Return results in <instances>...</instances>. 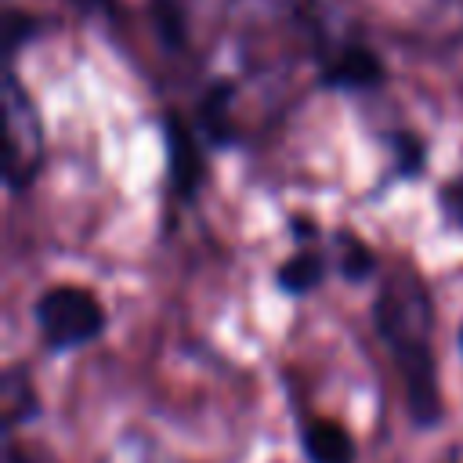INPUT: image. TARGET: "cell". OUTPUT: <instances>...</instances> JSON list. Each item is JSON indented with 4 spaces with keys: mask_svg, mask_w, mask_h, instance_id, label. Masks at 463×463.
Listing matches in <instances>:
<instances>
[{
    "mask_svg": "<svg viewBox=\"0 0 463 463\" xmlns=\"http://www.w3.org/2000/svg\"><path fill=\"white\" fill-rule=\"evenodd\" d=\"M80 11H109L112 7V0H72Z\"/></svg>",
    "mask_w": 463,
    "mask_h": 463,
    "instance_id": "cell-11",
    "label": "cell"
},
{
    "mask_svg": "<svg viewBox=\"0 0 463 463\" xmlns=\"http://www.w3.org/2000/svg\"><path fill=\"white\" fill-rule=\"evenodd\" d=\"M380 61L376 54H369L365 47H347L340 51L329 65H326V83L333 87H347V90H362V87H373L380 83Z\"/></svg>",
    "mask_w": 463,
    "mask_h": 463,
    "instance_id": "cell-5",
    "label": "cell"
},
{
    "mask_svg": "<svg viewBox=\"0 0 463 463\" xmlns=\"http://www.w3.org/2000/svg\"><path fill=\"white\" fill-rule=\"evenodd\" d=\"M459 347H463V333H459Z\"/></svg>",
    "mask_w": 463,
    "mask_h": 463,
    "instance_id": "cell-13",
    "label": "cell"
},
{
    "mask_svg": "<svg viewBox=\"0 0 463 463\" xmlns=\"http://www.w3.org/2000/svg\"><path fill=\"white\" fill-rule=\"evenodd\" d=\"M33 412H36L33 380L22 365H11L4 373V420H7V427H14V423H25Z\"/></svg>",
    "mask_w": 463,
    "mask_h": 463,
    "instance_id": "cell-7",
    "label": "cell"
},
{
    "mask_svg": "<svg viewBox=\"0 0 463 463\" xmlns=\"http://www.w3.org/2000/svg\"><path fill=\"white\" fill-rule=\"evenodd\" d=\"M7 463H22V456H18V445H11V449H7Z\"/></svg>",
    "mask_w": 463,
    "mask_h": 463,
    "instance_id": "cell-12",
    "label": "cell"
},
{
    "mask_svg": "<svg viewBox=\"0 0 463 463\" xmlns=\"http://www.w3.org/2000/svg\"><path fill=\"white\" fill-rule=\"evenodd\" d=\"M376 329L387 340L398 373L405 380V405L420 427L438 423L441 416V391H438V362L430 347L434 333V304L427 286L412 271L383 275L373 307Z\"/></svg>",
    "mask_w": 463,
    "mask_h": 463,
    "instance_id": "cell-1",
    "label": "cell"
},
{
    "mask_svg": "<svg viewBox=\"0 0 463 463\" xmlns=\"http://www.w3.org/2000/svg\"><path fill=\"white\" fill-rule=\"evenodd\" d=\"M166 145H170V177H174V188L188 199L195 192V181H199V163H195V141L188 137V130H184L181 119H170L166 123Z\"/></svg>",
    "mask_w": 463,
    "mask_h": 463,
    "instance_id": "cell-6",
    "label": "cell"
},
{
    "mask_svg": "<svg viewBox=\"0 0 463 463\" xmlns=\"http://www.w3.org/2000/svg\"><path fill=\"white\" fill-rule=\"evenodd\" d=\"M373 271V253L362 242H344V275L365 279Z\"/></svg>",
    "mask_w": 463,
    "mask_h": 463,
    "instance_id": "cell-9",
    "label": "cell"
},
{
    "mask_svg": "<svg viewBox=\"0 0 463 463\" xmlns=\"http://www.w3.org/2000/svg\"><path fill=\"white\" fill-rule=\"evenodd\" d=\"M441 210L463 228V177H452V181L441 188Z\"/></svg>",
    "mask_w": 463,
    "mask_h": 463,
    "instance_id": "cell-10",
    "label": "cell"
},
{
    "mask_svg": "<svg viewBox=\"0 0 463 463\" xmlns=\"http://www.w3.org/2000/svg\"><path fill=\"white\" fill-rule=\"evenodd\" d=\"M279 282H282L286 293H307V289H315L322 282V257L311 253V250L289 257L282 264V271H279Z\"/></svg>",
    "mask_w": 463,
    "mask_h": 463,
    "instance_id": "cell-8",
    "label": "cell"
},
{
    "mask_svg": "<svg viewBox=\"0 0 463 463\" xmlns=\"http://www.w3.org/2000/svg\"><path fill=\"white\" fill-rule=\"evenodd\" d=\"M43 166V123L14 72L4 76V181L25 192Z\"/></svg>",
    "mask_w": 463,
    "mask_h": 463,
    "instance_id": "cell-2",
    "label": "cell"
},
{
    "mask_svg": "<svg viewBox=\"0 0 463 463\" xmlns=\"http://www.w3.org/2000/svg\"><path fill=\"white\" fill-rule=\"evenodd\" d=\"M36 326L51 351H72L101 336L105 311L83 286H54L36 300Z\"/></svg>",
    "mask_w": 463,
    "mask_h": 463,
    "instance_id": "cell-3",
    "label": "cell"
},
{
    "mask_svg": "<svg viewBox=\"0 0 463 463\" xmlns=\"http://www.w3.org/2000/svg\"><path fill=\"white\" fill-rule=\"evenodd\" d=\"M300 441H304L307 463H354V441L333 420H311Z\"/></svg>",
    "mask_w": 463,
    "mask_h": 463,
    "instance_id": "cell-4",
    "label": "cell"
},
{
    "mask_svg": "<svg viewBox=\"0 0 463 463\" xmlns=\"http://www.w3.org/2000/svg\"><path fill=\"white\" fill-rule=\"evenodd\" d=\"M452 4H459V7H463V0H452Z\"/></svg>",
    "mask_w": 463,
    "mask_h": 463,
    "instance_id": "cell-14",
    "label": "cell"
}]
</instances>
